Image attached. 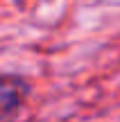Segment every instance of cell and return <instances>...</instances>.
<instances>
[{
    "label": "cell",
    "mask_w": 120,
    "mask_h": 122,
    "mask_svg": "<svg viewBox=\"0 0 120 122\" xmlns=\"http://www.w3.org/2000/svg\"><path fill=\"white\" fill-rule=\"evenodd\" d=\"M30 84L21 75H0V122H11L25 106Z\"/></svg>",
    "instance_id": "cell-1"
}]
</instances>
